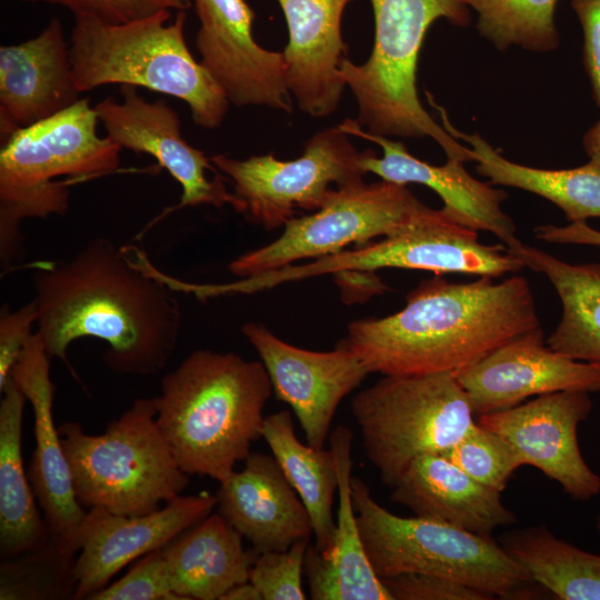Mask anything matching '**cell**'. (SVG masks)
<instances>
[{
	"instance_id": "1",
	"label": "cell",
	"mask_w": 600,
	"mask_h": 600,
	"mask_svg": "<svg viewBox=\"0 0 600 600\" xmlns=\"http://www.w3.org/2000/svg\"><path fill=\"white\" fill-rule=\"evenodd\" d=\"M32 284L36 332L50 358L68 362L74 340L98 338L108 344L103 362L110 370L150 376L166 367L177 347L181 312L173 291L106 238L39 268Z\"/></svg>"
},
{
	"instance_id": "2",
	"label": "cell",
	"mask_w": 600,
	"mask_h": 600,
	"mask_svg": "<svg viewBox=\"0 0 600 600\" xmlns=\"http://www.w3.org/2000/svg\"><path fill=\"white\" fill-rule=\"evenodd\" d=\"M538 327L526 278L494 282V278L480 277L459 283L436 274L408 293L400 311L351 322L338 343L370 373H456Z\"/></svg>"
},
{
	"instance_id": "3",
	"label": "cell",
	"mask_w": 600,
	"mask_h": 600,
	"mask_svg": "<svg viewBox=\"0 0 600 600\" xmlns=\"http://www.w3.org/2000/svg\"><path fill=\"white\" fill-rule=\"evenodd\" d=\"M272 386L261 361L233 352H191L161 379L156 421L189 476L224 481L261 437Z\"/></svg>"
},
{
	"instance_id": "4",
	"label": "cell",
	"mask_w": 600,
	"mask_h": 600,
	"mask_svg": "<svg viewBox=\"0 0 600 600\" xmlns=\"http://www.w3.org/2000/svg\"><path fill=\"white\" fill-rule=\"evenodd\" d=\"M163 10L123 24L74 17L70 37L73 78L80 92L106 84L143 87L178 98L204 129L221 126L229 100L190 52L186 11Z\"/></svg>"
},
{
	"instance_id": "5",
	"label": "cell",
	"mask_w": 600,
	"mask_h": 600,
	"mask_svg": "<svg viewBox=\"0 0 600 600\" xmlns=\"http://www.w3.org/2000/svg\"><path fill=\"white\" fill-rule=\"evenodd\" d=\"M374 41L369 59L356 64L346 58L341 74L358 104V123L369 133L410 139L431 138L447 160L474 161L470 148L434 121L417 90V67L429 27L446 19L469 24L466 0H370Z\"/></svg>"
},
{
	"instance_id": "6",
	"label": "cell",
	"mask_w": 600,
	"mask_h": 600,
	"mask_svg": "<svg viewBox=\"0 0 600 600\" xmlns=\"http://www.w3.org/2000/svg\"><path fill=\"white\" fill-rule=\"evenodd\" d=\"M99 118L89 99L1 141L0 254L8 267L20 250V222L63 214L69 209L68 176L76 181L109 174L120 164L121 149L97 132Z\"/></svg>"
},
{
	"instance_id": "7",
	"label": "cell",
	"mask_w": 600,
	"mask_h": 600,
	"mask_svg": "<svg viewBox=\"0 0 600 600\" xmlns=\"http://www.w3.org/2000/svg\"><path fill=\"white\" fill-rule=\"evenodd\" d=\"M157 413V398H141L101 434L87 433L77 422L58 427L82 507L143 516L184 490L190 476L162 437Z\"/></svg>"
},
{
	"instance_id": "8",
	"label": "cell",
	"mask_w": 600,
	"mask_h": 600,
	"mask_svg": "<svg viewBox=\"0 0 600 600\" xmlns=\"http://www.w3.org/2000/svg\"><path fill=\"white\" fill-rule=\"evenodd\" d=\"M351 494L366 553L381 580L403 573L439 576L493 599L522 593L536 583L491 536L428 518L394 514L353 476Z\"/></svg>"
},
{
	"instance_id": "9",
	"label": "cell",
	"mask_w": 600,
	"mask_h": 600,
	"mask_svg": "<svg viewBox=\"0 0 600 600\" xmlns=\"http://www.w3.org/2000/svg\"><path fill=\"white\" fill-rule=\"evenodd\" d=\"M351 412L368 460L390 487L414 459L444 453L477 423L451 372L384 376L353 397Z\"/></svg>"
},
{
	"instance_id": "10",
	"label": "cell",
	"mask_w": 600,
	"mask_h": 600,
	"mask_svg": "<svg viewBox=\"0 0 600 600\" xmlns=\"http://www.w3.org/2000/svg\"><path fill=\"white\" fill-rule=\"evenodd\" d=\"M478 231L429 207L398 232L379 242L339 251L304 266H288L249 279L252 291L321 274L370 272L383 268L427 270L499 278L518 272L522 262L504 244H483Z\"/></svg>"
},
{
	"instance_id": "11",
	"label": "cell",
	"mask_w": 600,
	"mask_h": 600,
	"mask_svg": "<svg viewBox=\"0 0 600 600\" xmlns=\"http://www.w3.org/2000/svg\"><path fill=\"white\" fill-rule=\"evenodd\" d=\"M339 124L313 134L303 153L289 161L273 154L244 160L224 154L210 158L232 181L243 213L266 230L283 227L297 209L317 211L337 189L360 184L367 173L359 152Z\"/></svg>"
},
{
	"instance_id": "12",
	"label": "cell",
	"mask_w": 600,
	"mask_h": 600,
	"mask_svg": "<svg viewBox=\"0 0 600 600\" xmlns=\"http://www.w3.org/2000/svg\"><path fill=\"white\" fill-rule=\"evenodd\" d=\"M426 208L407 186L386 180L337 189L322 208L289 219L277 240L240 256L228 269L247 278L333 254L398 232Z\"/></svg>"
},
{
	"instance_id": "13",
	"label": "cell",
	"mask_w": 600,
	"mask_h": 600,
	"mask_svg": "<svg viewBox=\"0 0 600 600\" xmlns=\"http://www.w3.org/2000/svg\"><path fill=\"white\" fill-rule=\"evenodd\" d=\"M199 19L196 47L200 62L237 107L266 106L290 113L283 52L252 36L254 11L246 0H191Z\"/></svg>"
},
{
	"instance_id": "14",
	"label": "cell",
	"mask_w": 600,
	"mask_h": 600,
	"mask_svg": "<svg viewBox=\"0 0 600 600\" xmlns=\"http://www.w3.org/2000/svg\"><path fill=\"white\" fill-rule=\"evenodd\" d=\"M591 410L589 392L558 391L478 416L477 422L503 437L523 466L539 469L572 499L589 500L600 493V477L581 454L578 427Z\"/></svg>"
},
{
	"instance_id": "15",
	"label": "cell",
	"mask_w": 600,
	"mask_h": 600,
	"mask_svg": "<svg viewBox=\"0 0 600 600\" xmlns=\"http://www.w3.org/2000/svg\"><path fill=\"white\" fill-rule=\"evenodd\" d=\"M122 101L107 97L94 110L107 136L120 149L153 157L182 189L180 206H231L243 213L242 201L224 186L210 158L189 144L181 134V121L164 99L153 102L137 92V87L120 86Z\"/></svg>"
},
{
	"instance_id": "16",
	"label": "cell",
	"mask_w": 600,
	"mask_h": 600,
	"mask_svg": "<svg viewBox=\"0 0 600 600\" xmlns=\"http://www.w3.org/2000/svg\"><path fill=\"white\" fill-rule=\"evenodd\" d=\"M241 331L260 356L276 397L297 416L308 444L322 449L339 403L370 373L367 367L339 343L320 352L292 346L258 322Z\"/></svg>"
},
{
	"instance_id": "17",
	"label": "cell",
	"mask_w": 600,
	"mask_h": 600,
	"mask_svg": "<svg viewBox=\"0 0 600 600\" xmlns=\"http://www.w3.org/2000/svg\"><path fill=\"white\" fill-rule=\"evenodd\" d=\"M476 416L506 410L558 391H600V367L573 360L543 342L538 327L454 373Z\"/></svg>"
},
{
	"instance_id": "18",
	"label": "cell",
	"mask_w": 600,
	"mask_h": 600,
	"mask_svg": "<svg viewBox=\"0 0 600 600\" xmlns=\"http://www.w3.org/2000/svg\"><path fill=\"white\" fill-rule=\"evenodd\" d=\"M217 497L208 492L177 496L143 516L116 514L101 507L87 511L81 547L74 562L77 588L73 599H89L108 586L123 567L141 556L163 548L204 519Z\"/></svg>"
},
{
	"instance_id": "19",
	"label": "cell",
	"mask_w": 600,
	"mask_h": 600,
	"mask_svg": "<svg viewBox=\"0 0 600 600\" xmlns=\"http://www.w3.org/2000/svg\"><path fill=\"white\" fill-rule=\"evenodd\" d=\"M50 357L41 337L34 332L26 343L11 376L18 383L34 414L36 449L28 478L43 512L50 536L79 552L81 529L87 516L78 502L52 403L54 387L50 379Z\"/></svg>"
},
{
	"instance_id": "20",
	"label": "cell",
	"mask_w": 600,
	"mask_h": 600,
	"mask_svg": "<svg viewBox=\"0 0 600 600\" xmlns=\"http://www.w3.org/2000/svg\"><path fill=\"white\" fill-rule=\"evenodd\" d=\"M339 127L349 136L382 148L381 158L373 150L363 151L362 167L367 173L398 184L427 186L441 198V210L451 219L476 231L493 233L508 249L520 242L513 220L501 208L507 193L472 177L463 162L447 160L446 164L433 166L413 157L401 141L367 132L357 120L346 119Z\"/></svg>"
},
{
	"instance_id": "21",
	"label": "cell",
	"mask_w": 600,
	"mask_h": 600,
	"mask_svg": "<svg viewBox=\"0 0 600 600\" xmlns=\"http://www.w3.org/2000/svg\"><path fill=\"white\" fill-rule=\"evenodd\" d=\"M70 42L52 18L34 38L0 47V140L74 104Z\"/></svg>"
},
{
	"instance_id": "22",
	"label": "cell",
	"mask_w": 600,
	"mask_h": 600,
	"mask_svg": "<svg viewBox=\"0 0 600 600\" xmlns=\"http://www.w3.org/2000/svg\"><path fill=\"white\" fill-rule=\"evenodd\" d=\"M351 0H278L289 40L283 52L288 89L298 108L311 117L337 110L346 82L341 64L347 44L341 19Z\"/></svg>"
},
{
	"instance_id": "23",
	"label": "cell",
	"mask_w": 600,
	"mask_h": 600,
	"mask_svg": "<svg viewBox=\"0 0 600 600\" xmlns=\"http://www.w3.org/2000/svg\"><path fill=\"white\" fill-rule=\"evenodd\" d=\"M219 513L258 552L283 551L310 539L312 523L273 457L250 452L241 471H233L216 494Z\"/></svg>"
},
{
	"instance_id": "24",
	"label": "cell",
	"mask_w": 600,
	"mask_h": 600,
	"mask_svg": "<svg viewBox=\"0 0 600 600\" xmlns=\"http://www.w3.org/2000/svg\"><path fill=\"white\" fill-rule=\"evenodd\" d=\"M391 500L414 516L481 534L517 522L516 514L492 490L441 453L414 459L391 487Z\"/></svg>"
},
{
	"instance_id": "25",
	"label": "cell",
	"mask_w": 600,
	"mask_h": 600,
	"mask_svg": "<svg viewBox=\"0 0 600 600\" xmlns=\"http://www.w3.org/2000/svg\"><path fill=\"white\" fill-rule=\"evenodd\" d=\"M338 477V512L332 547L326 554L308 547L304 569L313 600H392L374 572L360 534L351 494L352 433L338 426L329 437Z\"/></svg>"
},
{
	"instance_id": "26",
	"label": "cell",
	"mask_w": 600,
	"mask_h": 600,
	"mask_svg": "<svg viewBox=\"0 0 600 600\" xmlns=\"http://www.w3.org/2000/svg\"><path fill=\"white\" fill-rule=\"evenodd\" d=\"M221 514L207 516L163 547L172 591L182 600H216L249 581L258 552Z\"/></svg>"
},
{
	"instance_id": "27",
	"label": "cell",
	"mask_w": 600,
	"mask_h": 600,
	"mask_svg": "<svg viewBox=\"0 0 600 600\" xmlns=\"http://www.w3.org/2000/svg\"><path fill=\"white\" fill-rule=\"evenodd\" d=\"M508 250L523 267L544 274L560 298L562 316L548 347L600 367V263H569L521 241Z\"/></svg>"
},
{
	"instance_id": "28",
	"label": "cell",
	"mask_w": 600,
	"mask_h": 600,
	"mask_svg": "<svg viewBox=\"0 0 600 600\" xmlns=\"http://www.w3.org/2000/svg\"><path fill=\"white\" fill-rule=\"evenodd\" d=\"M0 402L1 560L33 550L50 537L23 469L21 431L27 398L10 374Z\"/></svg>"
},
{
	"instance_id": "29",
	"label": "cell",
	"mask_w": 600,
	"mask_h": 600,
	"mask_svg": "<svg viewBox=\"0 0 600 600\" xmlns=\"http://www.w3.org/2000/svg\"><path fill=\"white\" fill-rule=\"evenodd\" d=\"M444 128L456 139L471 146L477 172L492 184L522 189L538 194L559 207L570 222L600 218V167L588 163L548 170L528 167L503 158L478 133L466 134L454 129L443 113Z\"/></svg>"
},
{
	"instance_id": "30",
	"label": "cell",
	"mask_w": 600,
	"mask_h": 600,
	"mask_svg": "<svg viewBox=\"0 0 600 600\" xmlns=\"http://www.w3.org/2000/svg\"><path fill=\"white\" fill-rule=\"evenodd\" d=\"M261 437L309 512L316 537L314 549L321 554L328 553L336 532L332 507L338 491L332 450L303 444L296 436L288 410L264 417Z\"/></svg>"
},
{
	"instance_id": "31",
	"label": "cell",
	"mask_w": 600,
	"mask_h": 600,
	"mask_svg": "<svg viewBox=\"0 0 600 600\" xmlns=\"http://www.w3.org/2000/svg\"><path fill=\"white\" fill-rule=\"evenodd\" d=\"M501 546L531 579L561 600H600V556L557 538L546 527L508 532Z\"/></svg>"
},
{
	"instance_id": "32",
	"label": "cell",
	"mask_w": 600,
	"mask_h": 600,
	"mask_svg": "<svg viewBox=\"0 0 600 600\" xmlns=\"http://www.w3.org/2000/svg\"><path fill=\"white\" fill-rule=\"evenodd\" d=\"M478 14L477 29L498 50L520 46L547 52L559 46L554 24L558 0H466Z\"/></svg>"
},
{
	"instance_id": "33",
	"label": "cell",
	"mask_w": 600,
	"mask_h": 600,
	"mask_svg": "<svg viewBox=\"0 0 600 600\" xmlns=\"http://www.w3.org/2000/svg\"><path fill=\"white\" fill-rule=\"evenodd\" d=\"M76 553L50 536L40 547L1 560L0 599H73Z\"/></svg>"
},
{
	"instance_id": "34",
	"label": "cell",
	"mask_w": 600,
	"mask_h": 600,
	"mask_svg": "<svg viewBox=\"0 0 600 600\" xmlns=\"http://www.w3.org/2000/svg\"><path fill=\"white\" fill-rule=\"evenodd\" d=\"M450 461L479 483L502 492L512 474L523 466L512 446L478 422L444 453Z\"/></svg>"
},
{
	"instance_id": "35",
	"label": "cell",
	"mask_w": 600,
	"mask_h": 600,
	"mask_svg": "<svg viewBox=\"0 0 600 600\" xmlns=\"http://www.w3.org/2000/svg\"><path fill=\"white\" fill-rule=\"evenodd\" d=\"M310 539L294 542L283 551L259 553L250 568L249 581L264 600H304L301 583Z\"/></svg>"
},
{
	"instance_id": "36",
	"label": "cell",
	"mask_w": 600,
	"mask_h": 600,
	"mask_svg": "<svg viewBox=\"0 0 600 600\" xmlns=\"http://www.w3.org/2000/svg\"><path fill=\"white\" fill-rule=\"evenodd\" d=\"M88 600H182L172 591L163 548L146 556L122 578Z\"/></svg>"
},
{
	"instance_id": "37",
	"label": "cell",
	"mask_w": 600,
	"mask_h": 600,
	"mask_svg": "<svg viewBox=\"0 0 600 600\" xmlns=\"http://www.w3.org/2000/svg\"><path fill=\"white\" fill-rule=\"evenodd\" d=\"M63 7L74 17H88L108 24L129 23L159 11H186L191 0H22Z\"/></svg>"
},
{
	"instance_id": "38",
	"label": "cell",
	"mask_w": 600,
	"mask_h": 600,
	"mask_svg": "<svg viewBox=\"0 0 600 600\" xmlns=\"http://www.w3.org/2000/svg\"><path fill=\"white\" fill-rule=\"evenodd\" d=\"M392 600H491L490 594L439 576L403 573L382 579Z\"/></svg>"
},
{
	"instance_id": "39",
	"label": "cell",
	"mask_w": 600,
	"mask_h": 600,
	"mask_svg": "<svg viewBox=\"0 0 600 600\" xmlns=\"http://www.w3.org/2000/svg\"><path fill=\"white\" fill-rule=\"evenodd\" d=\"M37 303L29 301L13 312L7 308L0 317V391L6 386L18 358L32 336V326L37 323Z\"/></svg>"
},
{
	"instance_id": "40",
	"label": "cell",
	"mask_w": 600,
	"mask_h": 600,
	"mask_svg": "<svg viewBox=\"0 0 600 600\" xmlns=\"http://www.w3.org/2000/svg\"><path fill=\"white\" fill-rule=\"evenodd\" d=\"M583 31V59L593 98L600 107V0H571Z\"/></svg>"
},
{
	"instance_id": "41",
	"label": "cell",
	"mask_w": 600,
	"mask_h": 600,
	"mask_svg": "<svg viewBox=\"0 0 600 600\" xmlns=\"http://www.w3.org/2000/svg\"><path fill=\"white\" fill-rule=\"evenodd\" d=\"M536 238L552 243L583 244L600 248V231L587 221L570 222L567 226H539L534 229Z\"/></svg>"
},
{
	"instance_id": "42",
	"label": "cell",
	"mask_w": 600,
	"mask_h": 600,
	"mask_svg": "<svg viewBox=\"0 0 600 600\" xmlns=\"http://www.w3.org/2000/svg\"><path fill=\"white\" fill-rule=\"evenodd\" d=\"M583 146L589 161L600 167V119L584 134Z\"/></svg>"
},
{
	"instance_id": "43",
	"label": "cell",
	"mask_w": 600,
	"mask_h": 600,
	"mask_svg": "<svg viewBox=\"0 0 600 600\" xmlns=\"http://www.w3.org/2000/svg\"><path fill=\"white\" fill-rule=\"evenodd\" d=\"M220 600H262L259 590L250 581L229 589Z\"/></svg>"
},
{
	"instance_id": "44",
	"label": "cell",
	"mask_w": 600,
	"mask_h": 600,
	"mask_svg": "<svg viewBox=\"0 0 600 600\" xmlns=\"http://www.w3.org/2000/svg\"><path fill=\"white\" fill-rule=\"evenodd\" d=\"M596 527H597L598 532L600 533V513L597 517Z\"/></svg>"
}]
</instances>
